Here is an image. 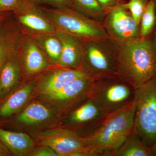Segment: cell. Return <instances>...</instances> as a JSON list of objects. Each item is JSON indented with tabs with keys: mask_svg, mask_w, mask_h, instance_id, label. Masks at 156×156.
Here are the masks:
<instances>
[{
	"mask_svg": "<svg viewBox=\"0 0 156 156\" xmlns=\"http://www.w3.org/2000/svg\"><path fill=\"white\" fill-rule=\"evenodd\" d=\"M0 140L15 155L30 154L34 148L33 140L28 134L0 128Z\"/></svg>",
	"mask_w": 156,
	"mask_h": 156,
	"instance_id": "cell-15",
	"label": "cell"
},
{
	"mask_svg": "<svg viewBox=\"0 0 156 156\" xmlns=\"http://www.w3.org/2000/svg\"><path fill=\"white\" fill-rule=\"evenodd\" d=\"M0 154L2 156L9 155L10 154V152L3 144L1 142V140H0Z\"/></svg>",
	"mask_w": 156,
	"mask_h": 156,
	"instance_id": "cell-28",
	"label": "cell"
},
{
	"mask_svg": "<svg viewBox=\"0 0 156 156\" xmlns=\"http://www.w3.org/2000/svg\"><path fill=\"white\" fill-rule=\"evenodd\" d=\"M134 101L106 116L93 132L85 137L90 156H111L134 130Z\"/></svg>",
	"mask_w": 156,
	"mask_h": 156,
	"instance_id": "cell-2",
	"label": "cell"
},
{
	"mask_svg": "<svg viewBox=\"0 0 156 156\" xmlns=\"http://www.w3.org/2000/svg\"><path fill=\"white\" fill-rule=\"evenodd\" d=\"M118 74L135 90L156 74V30L120 44Z\"/></svg>",
	"mask_w": 156,
	"mask_h": 156,
	"instance_id": "cell-1",
	"label": "cell"
},
{
	"mask_svg": "<svg viewBox=\"0 0 156 156\" xmlns=\"http://www.w3.org/2000/svg\"><path fill=\"white\" fill-rule=\"evenodd\" d=\"M2 87H1V84H0V97L1 95H2Z\"/></svg>",
	"mask_w": 156,
	"mask_h": 156,
	"instance_id": "cell-32",
	"label": "cell"
},
{
	"mask_svg": "<svg viewBox=\"0 0 156 156\" xmlns=\"http://www.w3.org/2000/svg\"><path fill=\"white\" fill-rule=\"evenodd\" d=\"M0 156H2V155L1 154H0Z\"/></svg>",
	"mask_w": 156,
	"mask_h": 156,
	"instance_id": "cell-33",
	"label": "cell"
},
{
	"mask_svg": "<svg viewBox=\"0 0 156 156\" xmlns=\"http://www.w3.org/2000/svg\"><path fill=\"white\" fill-rule=\"evenodd\" d=\"M120 44L111 38L83 41L81 69L98 79L119 75Z\"/></svg>",
	"mask_w": 156,
	"mask_h": 156,
	"instance_id": "cell-3",
	"label": "cell"
},
{
	"mask_svg": "<svg viewBox=\"0 0 156 156\" xmlns=\"http://www.w3.org/2000/svg\"><path fill=\"white\" fill-rule=\"evenodd\" d=\"M153 156L151 148L143 142L134 130L111 156Z\"/></svg>",
	"mask_w": 156,
	"mask_h": 156,
	"instance_id": "cell-17",
	"label": "cell"
},
{
	"mask_svg": "<svg viewBox=\"0 0 156 156\" xmlns=\"http://www.w3.org/2000/svg\"><path fill=\"white\" fill-rule=\"evenodd\" d=\"M52 112L48 107L39 102L29 105L17 117L18 122L25 125H34L50 119Z\"/></svg>",
	"mask_w": 156,
	"mask_h": 156,
	"instance_id": "cell-19",
	"label": "cell"
},
{
	"mask_svg": "<svg viewBox=\"0 0 156 156\" xmlns=\"http://www.w3.org/2000/svg\"><path fill=\"white\" fill-rule=\"evenodd\" d=\"M13 15L23 34L35 36L56 33V28L41 6L29 0H23L22 5L13 12Z\"/></svg>",
	"mask_w": 156,
	"mask_h": 156,
	"instance_id": "cell-9",
	"label": "cell"
},
{
	"mask_svg": "<svg viewBox=\"0 0 156 156\" xmlns=\"http://www.w3.org/2000/svg\"><path fill=\"white\" fill-rule=\"evenodd\" d=\"M31 2L37 5H47L54 8H67L70 7L71 0H29Z\"/></svg>",
	"mask_w": 156,
	"mask_h": 156,
	"instance_id": "cell-24",
	"label": "cell"
},
{
	"mask_svg": "<svg viewBox=\"0 0 156 156\" xmlns=\"http://www.w3.org/2000/svg\"><path fill=\"white\" fill-rule=\"evenodd\" d=\"M55 34L60 40L62 47L57 65L67 68L81 69L83 59V41L62 32L56 31Z\"/></svg>",
	"mask_w": 156,
	"mask_h": 156,
	"instance_id": "cell-13",
	"label": "cell"
},
{
	"mask_svg": "<svg viewBox=\"0 0 156 156\" xmlns=\"http://www.w3.org/2000/svg\"><path fill=\"white\" fill-rule=\"evenodd\" d=\"M153 2L154 3V5L155 7V13H156V0H152ZM155 30L156 31V28Z\"/></svg>",
	"mask_w": 156,
	"mask_h": 156,
	"instance_id": "cell-31",
	"label": "cell"
},
{
	"mask_svg": "<svg viewBox=\"0 0 156 156\" xmlns=\"http://www.w3.org/2000/svg\"><path fill=\"white\" fill-rule=\"evenodd\" d=\"M101 6L106 13L111 11L117 6L124 4L126 2L125 0H97Z\"/></svg>",
	"mask_w": 156,
	"mask_h": 156,
	"instance_id": "cell-27",
	"label": "cell"
},
{
	"mask_svg": "<svg viewBox=\"0 0 156 156\" xmlns=\"http://www.w3.org/2000/svg\"><path fill=\"white\" fill-rule=\"evenodd\" d=\"M12 13V12H0V24Z\"/></svg>",
	"mask_w": 156,
	"mask_h": 156,
	"instance_id": "cell-29",
	"label": "cell"
},
{
	"mask_svg": "<svg viewBox=\"0 0 156 156\" xmlns=\"http://www.w3.org/2000/svg\"><path fill=\"white\" fill-rule=\"evenodd\" d=\"M38 137L41 145L52 148L59 156H90L85 137L68 128L46 130Z\"/></svg>",
	"mask_w": 156,
	"mask_h": 156,
	"instance_id": "cell-7",
	"label": "cell"
},
{
	"mask_svg": "<svg viewBox=\"0 0 156 156\" xmlns=\"http://www.w3.org/2000/svg\"><path fill=\"white\" fill-rule=\"evenodd\" d=\"M40 6L56 31L69 34L83 41L109 37L103 23L89 18L74 9L69 7L58 9Z\"/></svg>",
	"mask_w": 156,
	"mask_h": 156,
	"instance_id": "cell-4",
	"label": "cell"
},
{
	"mask_svg": "<svg viewBox=\"0 0 156 156\" xmlns=\"http://www.w3.org/2000/svg\"><path fill=\"white\" fill-rule=\"evenodd\" d=\"M156 15L154 5L152 0H150L141 16L140 23V36L149 35L155 30Z\"/></svg>",
	"mask_w": 156,
	"mask_h": 156,
	"instance_id": "cell-22",
	"label": "cell"
},
{
	"mask_svg": "<svg viewBox=\"0 0 156 156\" xmlns=\"http://www.w3.org/2000/svg\"><path fill=\"white\" fill-rule=\"evenodd\" d=\"M22 34L13 13L0 24V72L17 53Z\"/></svg>",
	"mask_w": 156,
	"mask_h": 156,
	"instance_id": "cell-12",
	"label": "cell"
},
{
	"mask_svg": "<svg viewBox=\"0 0 156 156\" xmlns=\"http://www.w3.org/2000/svg\"><path fill=\"white\" fill-rule=\"evenodd\" d=\"M34 156H58V154L52 148L45 145H41L37 148H34L30 154Z\"/></svg>",
	"mask_w": 156,
	"mask_h": 156,
	"instance_id": "cell-26",
	"label": "cell"
},
{
	"mask_svg": "<svg viewBox=\"0 0 156 156\" xmlns=\"http://www.w3.org/2000/svg\"><path fill=\"white\" fill-rule=\"evenodd\" d=\"M134 131L149 147L156 145V74L135 90Z\"/></svg>",
	"mask_w": 156,
	"mask_h": 156,
	"instance_id": "cell-6",
	"label": "cell"
},
{
	"mask_svg": "<svg viewBox=\"0 0 156 156\" xmlns=\"http://www.w3.org/2000/svg\"><path fill=\"white\" fill-rule=\"evenodd\" d=\"M21 71L19 60L16 54L6 62L0 72V84L3 94H6L16 87Z\"/></svg>",
	"mask_w": 156,
	"mask_h": 156,
	"instance_id": "cell-18",
	"label": "cell"
},
{
	"mask_svg": "<svg viewBox=\"0 0 156 156\" xmlns=\"http://www.w3.org/2000/svg\"><path fill=\"white\" fill-rule=\"evenodd\" d=\"M21 70L33 75L49 67L48 58L33 36L22 34L17 52Z\"/></svg>",
	"mask_w": 156,
	"mask_h": 156,
	"instance_id": "cell-10",
	"label": "cell"
},
{
	"mask_svg": "<svg viewBox=\"0 0 156 156\" xmlns=\"http://www.w3.org/2000/svg\"><path fill=\"white\" fill-rule=\"evenodd\" d=\"M59 67V69L54 70L48 74L41 83L40 91L45 96L55 93L69 83L79 78L94 77L81 69Z\"/></svg>",
	"mask_w": 156,
	"mask_h": 156,
	"instance_id": "cell-14",
	"label": "cell"
},
{
	"mask_svg": "<svg viewBox=\"0 0 156 156\" xmlns=\"http://www.w3.org/2000/svg\"><path fill=\"white\" fill-rule=\"evenodd\" d=\"M23 0H0V12H14L22 5Z\"/></svg>",
	"mask_w": 156,
	"mask_h": 156,
	"instance_id": "cell-25",
	"label": "cell"
},
{
	"mask_svg": "<svg viewBox=\"0 0 156 156\" xmlns=\"http://www.w3.org/2000/svg\"><path fill=\"white\" fill-rule=\"evenodd\" d=\"M124 4L107 12L102 22L108 37L120 44L141 37L140 24L134 20Z\"/></svg>",
	"mask_w": 156,
	"mask_h": 156,
	"instance_id": "cell-8",
	"label": "cell"
},
{
	"mask_svg": "<svg viewBox=\"0 0 156 156\" xmlns=\"http://www.w3.org/2000/svg\"><path fill=\"white\" fill-rule=\"evenodd\" d=\"M134 92L130 84L116 75L95 80L87 98L107 116L134 101Z\"/></svg>",
	"mask_w": 156,
	"mask_h": 156,
	"instance_id": "cell-5",
	"label": "cell"
},
{
	"mask_svg": "<svg viewBox=\"0 0 156 156\" xmlns=\"http://www.w3.org/2000/svg\"><path fill=\"white\" fill-rule=\"evenodd\" d=\"M150 0H128L124 5L131 13L132 17L138 24Z\"/></svg>",
	"mask_w": 156,
	"mask_h": 156,
	"instance_id": "cell-23",
	"label": "cell"
},
{
	"mask_svg": "<svg viewBox=\"0 0 156 156\" xmlns=\"http://www.w3.org/2000/svg\"><path fill=\"white\" fill-rule=\"evenodd\" d=\"M106 116L87 98L71 110L67 119L68 125L70 127L67 128L79 135L81 129H85L87 137L95 131Z\"/></svg>",
	"mask_w": 156,
	"mask_h": 156,
	"instance_id": "cell-11",
	"label": "cell"
},
{
	"mask_svg": "<svg viewBox=\"0 0 156 156\" xmlns=\"http://www.w3.org/2000/svg\"><path fill=\"white\" fill-rule=\"evenodd\" d=\"M151 148L153 156H156V145L152 147Z\"/></svg>",
	"mask_w": 156,
	"mask_h": 156,
	"instance_id": "cell-30",
	"label": "cell"
},
{
	"mask_svg": "<svg viewBox=\"0 0 156 156\" xmlns=\"http://www.w3.org/2000/svg\"><path fill=\"white\" fill-rule=\"evenodd\" d=\"M33 37L48 59L58 65L62 47L61 41L55 34H44Z\"/></svg>",
	"mask_w": 156,
	"mask_h": 156,
	"instance_id": "cell-20",
	"label": "cell"
},
{
	"mask_svg": "<svg viewBox=\"0 0 156 156\" xmlns=\"http://www.w3.org/2000/svg\"><path fill=\"white\" fill-rule=\"evenodd\" d=\"M70 8L101 22H103L107 14L97 0H71Z\"/></svg>",
	"mask_w": 156,
	"mask_h": 156,
	"instance_id": "cell-21",
	"label": "cell"
},
{
	"mask_svg": "<svg viewBox=\"0 0 156 156\" xmlns=\"http://www.w3.org/2000/svg\"><path fill=\"white\" fill-rule=\"evenodd\" d=\"M34 88L32 84H27L11 94L0 107V117H9L19 111L28 101Z\"/></svg>",
	"mask_w": 156,
	"mask_h": 156,
	"instance_id": "cell-16",
	"label": "cell"
}]
</instances>
